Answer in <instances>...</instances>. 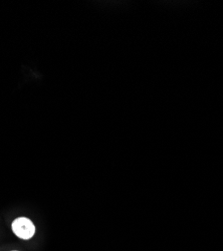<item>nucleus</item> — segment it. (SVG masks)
<instances>
[{
	"mask_svg": "<svg viewBox=\"0 0 223 251\" xmlns=\"http://www.w3.org/2000/svg\"><path fill=\"white\" fill-rule=\"evenodd\" d=\"M13 233L20 239L28 240L35 233V226L33 222L26 217L16 218L11 225Z\"/></svg>",
	"mask_w": 223,
	"mask_h": 251,
	"instance_id": "1",
	"label": "nucleus"
},
{
	"mask_svg": "<svg viewBox=\"0 0 223 251\" xmlns=\"http://www.w3.org/2000/svg\"><path fill=\"white\" fill-rule=\"evenodd\" d=\"M12 251H17V250H12Z\"/></svg>",
	"mask_w": 223,
	"mask_h": 251,
	"instance_id": "2",
	"label": "nucleus"
}]
</instances>
